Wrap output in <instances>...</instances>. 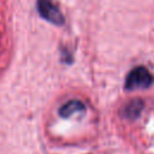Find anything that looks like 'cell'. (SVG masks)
<instances>
[{
  "instance_id": "obj_1",
  "label": "cell",
  "mask_w": 154,
  "mask_h": 154,
  "mask_svg": "<svg viewBox=\"0 0 154 154\" xmlns=\"http://www.w3.org/2000/svg\"><path fill=\"white\" fill-rule=\"evenodd\" d=\"M153 82H154V78L149 72V70L144 66H137L129 72L125 79V89L134 90V89L148 88L153 84Z\"/></svg>"
},
{
  "instance_id": "obj_2",
  "label": "cell",
  "mask_w": 154,
  "mask_h": 154,
  "mask_svg": "<svg viewBox=\"0 0 154 154\" xmlns=\"http://www.w3.org/2000/svg\"><path fill=\"white\" fill-rule=\"evenodd\" d=\"M37 11L46 20L60 25L64 23V16L60 10L52 2V0H37Z\"/></svg>"
},
{
  "instance_id": "obj_3",
  "label": "cell",
  "mask_w": 154,
  "mask_h": 154,
  "mask_svg": "<svg viewBox=\"0 0 154 154\" xmlns=\"http://www.w3.org/2000/svg\"><path fill=\"white\" fill-rule=\"evenodd\" d=\"M142 109H143L142 100L135 99V100H131L130 102H128L126 105H124V107L122 108V116L128 119H135L140 116Z\"/></svg>"
},
{
  "instance_id": "obj_4",
  "label": "cell",
  "mask_w": 154,
  "mask_h": 154,
  "mask_svg": "<svg viewBox=\"0 0 154 154\" xmlns=\"http://www.w3.org/2000/svg\"><path fill=\"white\" fill-rule=\"evenodd\" d=\"M84 109V103L79 100H70L66 103H64L60 109H59V114L64 118H67L70 116H72L76 112L83 111Z\"/></svg>"
}]
</instances>
